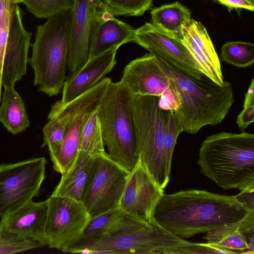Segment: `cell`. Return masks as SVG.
Listing matches in <instances>:
<instances>
[{
    "label": "cell",
    "instance_id": "cell-11",
    "mask_svg": "<svg viewBox=\"0 0 254 254\" xmlns=\"http://www.w3.org/2000/svg\"><path fill=\"white\" fill-rule=\"evenodd\" d=\"M47 246L65 253L80 238L90 216L81 202L51 194L47 199Z\"/></svg>",
    "mask_w": 254,
    "mask_h": 254
},
{
    "label": "cell",
    "instance_id": "cell-3",
    "mask_svg": "<svg viewBox=\"0 0 254 254\" xmlns=\"http://www.w3.org/2000/svg\"><path fill=\"white\" fill-rule=\"evenodd\" d=\"M200 172L224 190H254V135L221 132L202 142Z\"/></svg>",
    "mask_w": 254,
    "mask_h": 254
},
{
    "label": "cell",
    "instance_id": "cell-1",
    "mask_svg": "<svg viewBox=\"0 0 254 254\" xmlns=\"http://www.w3.org/2000/svg\"><path fill=\"white\" fill-rule=\"evenodd\" d=\"M253 212L235 195L187 190L164 193L153 217L161 227L184 239L232 225Z\"/></svg>",
    "mask_w": 254,
    "mask_h": 254
},
{
    "label": "cell",
    "instance_id": "cell-16",
    "mask_svg": "<svg viewBox=\"0 0 254 254\" xmlns=\"http://www.w3.org/2000/svg\"><path fill=\"white\" fill-rule=\"evenodd\" d=\"M32 35L25 29L21 9L16 4L12 14L3 59L1 84L4 87L14 86L26 74Z\"/></svg>",
    "mask_w": 254,
    "mask_h": 254
},
{
    "label": "cell",
    "instance_id": "cell-23",
    "mask_svg": "<svg viewBox=\"0 0 254 254\" xmlns=\"http://www.w3.org/2000/svg\"><path fill=\"white\" fill-rule=\"evenodd\" d=\"M0 106V122L8 131L17 134L30 125L24 103L14 86L4 87Z\"/></svg>",
    "mask_w": 254,
    "mask_h": 254
},
{
    "label": "cell",
    "instance_id": "cell-32",
    "mask_svg": "<svg viewBox=\"0 0 254 254\" xmlns=\"http://www.w3.org/2000/svg\"><path fill=\"white\" fill-rule=\"evenodd\" d=\"M18 0H0V103L1 100V75L3 59L12 14Z\"/></svg>",
    "mask_w": 254,
    "mask_h": 254
},
{
    "label": "cell",
    "instance_id": "cell-31",
    "mask_svg": "<svg viewBox=\"0 0 254 254\" xmlns=\"http://www.w3.org/2000/svg\"><path fill=\"white\" fill-rule=\"evenodd\" d=\"M184 131L177 116L174 111L169 110L164 151V166L166 176L170 179L172 155L177 138Z\"/></svg>",
    "mask_w": 254,
    "mask_h": 254
},
{
    "label": "cell",
    "instance_id": "cell-20",
    "mask_svg": "<svg viewBox=\"0 0 254 254\" xmlns=\"http://www.w3.org/2000/svg\"><path fill=\"white\" fill-rule=\"evenodd\" d=\"M135 29L106 11L95 24L91 34L88 60L107 51L132 42Z\"/></svg>",
    "mask_w": 254,
    "mask_h": 254
},
{
    "label": "cell",
    "instance_id": "cell-18",
    "mask_svg": "<svg viewBox=\"0 0 254 254\" xmlns=\"http://www.w3.org/2000/svg\"><path fill=\"white\" fill-rule=\"evenodd\" d=\"M47 209V200H31L1 216L0 233L47 246L45 231Z\"/></svg>",
    "mask_w": 254,
    "mask_h": 254
},
{
    "label": "cell",
    "instance_id": "cell-27",
    "mask_svg": "<svg viewBox=\"0 0 254 254\" xmlns=\"http://www.w3.org/2000/svg\"><path fill=\"white\" fill-rule=\"evenodd\" d=\"M97 111L92 113L84 126L79 145V150L93 156L106 152Z\"/></svg>",
    "mask_w": 254,
    "mask_h": 254
},
{
    "label": "cell",
    "instance_id": "cell-25",
    "mask_svg": "<svg viewBox=\"0 0 254 254\" xmlns=\"http://www.w3.org/2000/svg\"><path fill=\"white\" fill-rule=\"evenodd\" d=\"M151 23L181 38L183 25L191 18V11L178 1L151 10Z\"/></svg>",
    "mask_w": 254,
    "mask_h": 254
},
{
    "label": "cell",
    "instance_id": "cell-36",
    "mask_svg": "<svg viewBox=\"0 0 254 254\" xmlns=\"http://www.w3.org/2000/svg\"><path fill=\"white\" fill-rule=\"evenodd\" d=\"M254 190L241 191L240 193L235 195V197L247 208L254 211Z\"/></svg>",
    "mask_w": 254,
    "mask_h": 254
},
{
    "label": "cell",
    "instance_id": "cell-35",
    "mask_svg": "<svg viewBox=\"0 0 254 254\" xmlns=\"http://www.w3.org/2000/svg\"><path fill=\"white\" fill-rule=\"evenodd\" d=\"M226 6L229 11L233 9L243 8L251 11L254 10V2L251 0H215Z\"/></svg>",
    "mask_w": 254,
    "mask_h": 254
},
{
    "label": "cell",
    "instance_id": "cell-12",
    "mask_svg": "<svg viewBox=\"0 0 254 254\" xmlns=\"http://www.w3.org/2000/svg\"><path fill=\"white\" fill-rule=\"evenodd\" d=\"M119 82L131 95L154 96L163 99L162 108L174 111L177 100L169 78L152 53L131 61L124 68Z\"/></svg>",
    "mask_w": 254,
    "mask_h": 254
},
{
    "label": "cell",
    "instance_id": "cell-5",
    "mask_svg": "<svg viewBox=\"0 0 254 254\" xmlns=\"http://www.w3.org/2000/svg\"><path fill=\"white\" fill-rule=\"evenodd\" d=\"M72 8L47 19L37 26L29 62L34 85L51 97L57 95L66 78Z\"/></svg>",
    "mask_w": 254,
    "mask_h": 254
},
{
    "label": "cell",
    "instance_id": "cell-24",
    "mask_svg": "<svg viewBox=\"0 0 254 254\" xmlns=\"http://www.w3.org/2000/svg\"><path fill=\"white\" fill-rule=\"evenodd\" d=\"M49 121L43 129L44 142L41 147L47 146L53 167L57 164L66 130V115L55 103L48 115Z\"/></svg>",
    "mask_w": 254,
    "mask_h": 254
},
{
    "label": "cell",
    "instance_id": "cell-28",
    "mask_svg": "<svg viewBox=\"0 0 254 254\" xmlns=\"http://www.w3.org/2000/svg\"><path fill=\"white\" fill-rule=\"evenodd\" d=\"M222 60L239 67L251 66L254 63V45L250 42L232 41L221 48Z\"/></svg>",
    "mask_w": 254,
    "mask_h": 254
},
{
    "label": "cell",
    "instance_id": "cell-19",
    "mask_svg": "<svg viewBox=\"0 0 254 254\" xmlns=\"http://www.w3.org/2000/svg\"><path fill=\"white\" fill-rule=\"evenodd\" d=\"M119 47L88 60L73 76L66 78L63 89L61 101L67 103L80 96L93 87L114 67Z\"/></svg>",
    "mask_w": 254,
    "mask_h": 254
},
{
    "label": "cell",
    "instance_id": "cell-14",
    "mask_svg": "<svg viewBox=\"0 0 254 254\" xmlns=\"http://www.w3.org/2000/svg\"><path fill=\"white\" fill-rule=\"evenodd\" d=\"M132 42L167 60L190 76L200 79L204 75L180 37L151 23L135 29Z\"/></svg>",
    "mask_w": 254,
    "mask_h": 254
},
{
    "label": "cell",
    "instance_id": "cell-22",
    "mask_svg": "<svg viewBox=\"0 0 254 254\" xmlns=\"http://www.w3.org/2000/svg\"><path fill=\"white\" fill-rule=\"evenodd\" d=\"M254 212L235 224L207 232L203 239L207 244L230 252V254H245L248 241L245 234L254 235Z\"/></svg>",
    "mask_w": 254,
    "mask_h": 254
},
{
    "label": "cell",
    "instance_id": "cell-33",
    "mask_svg": "<svg viewBox=\"0 0 254 254\" xmlns=\"http://www.w3.org/2000/svg\"><path fill=\"white\" fill-rule=\"evenodd\" d=\"M42 246L39 243L0 233V254H10Z\"/></svg>",
    "mask_w": 254,
    "mask_h": 254
},
{
    "label": "cell",
    "instance_id": "cell-39",
    "mask_svg": "<svg viewBox=\"0 0 254 254\" xmlns=\"http://www.w3.org/2000/svg\"><path fill=\"white\" fill-rule=\"evenodd\" d=\"M252 0V1H254V0Z\"/></svg>",
    "mask_w": 254,
    "mask_h": 254
},
{
    "label": "cell",
    "instance_id": "cell-15",
    "mask_svg": "<svg viewBox=\"0 0 254 254\" xmlns=\"http://www.w3.org/2000/svg\"><path fill=\"white\" fill-rule=\"evenodd\" d=\"M163 190L138 159L128 175L119 206L125 212L152 221L155 207L164 194Z\"/></svg>",
    "mask_w": 254,
    "mask_h": 254
},
{
    "label": "cell",
    "instance_id": "cell-4",
    "mask_svg": "<svg viewBox=\"0 0 254 254\" xmlns=\"http://www.w3.org/2000/svg\"><path fill=\"white\" fill-rule=\"evenodd\" d=\"M190 242L161 227L122 212L107 233L82 247L78 253L175 254L178 247Z\"/></svg>",
    "mask_w": 254,
    "mask_h": 254
},
{
    "label": "cell",
    "instance_id": "cell-10",
    "mask_svg": "<svg viewBox=\"0 0 254 254\" xmlns=\"http://www.w3.org/2000/svg\"><path fill=\"white\" fill-rule=\"evenodd\" d=\"M128 174L107 152L94 156L82 201L90 217L120 207Z\"/></svg>",
    "mask_w": 254,
    "mask_h": 254
},
{
    "label": "cell",
    "instance_id": "cell-30",
    "mask_svg": "<svg viewBox=\"0 0 254 254\" xmlns=\"http://www.w3.org/2000/svg\"><path fill=\"white\" fill-rule=\"evenodd\" d=\"M103 2L114 16H142L153 5V0H103Z\"/></svg>",
    "mask_w": 254,
    "mask_h": 254
},
{
    "label": "cell",
    "instance_id": "cell-37",
    "mask_svg": "<svg viewBox=\"0 0 254 254\" xmlns=\"http://www.w3.org/2000/svg\"><path fill=\"white\" fill-rule=\"evenodd\" d=\"M248 241V247L245 254H254V236L250 237Z\"/></svg>",
    "mask_w": 254,
    "mask_h": 254
},
{
    "label": "cell",
    "instance_id": "cell-8",
    "mask_svg": "<svg viewBox=\"0 0 254 254\" xmlns=\"http://www.w3.org/2000/svg\"><path fill=\"white\" fill-rule=\"evenodd\" d=\"M112 80L104 77L93 87L67 103L61 100L55 104L67 116V123L55 170L61 174L71 166L79 151L80 137L83 129L93 112L97 110Z\"/></svg>",
    "mask_w": 254,
    "mask_h": 254
},
{
    "label": "cell",
    "instance_id": "cell-26",
    "mask_svg": "<svg viewBox=\"0 0 254 254\" xmlns=\"http://www.w3.org/2000/svg\"><path fill=\"white\" fill-rule=\"evenodd\" d=\"M122 212L118 207L90 217L78 241L65 253H78L82 247L102 237L116 222Z\"/></svg>",
    "mask_w": 254,
    "mask_h": 254
},
{
    "label": "cell",
    "instance_id": "cell-7",
    "mask_svg": "<svg viewBox=\"0 0 254 254\" xmlns=\"http://www.w3.org/2000/svg\"><path fill=\"white\" fill-rule=\"evenodd\" d=\"M161 97L131 95V108L139 159L159 186L169 182L164 166V151L169 110L160 105Z\"/></svg>",
    "mask_w": 254,
    "mask_h": 254
},
{
    "label": "cell",
    "instance_id": "cell-34",
    "mask_svg": "<svg viewBox=\"0 0 254 254\" xmlns=\"http://www.w3.org/2000/svg\"><path fill=\"white\" fill-rule=\"evenodd\" d=\"M254 121V103L244 104V108L238 116L236 123L239 129L244 131Z\"/></svg>",
    "mask_w": 254,
    "mask_h": 254
},
{
    "label": "cell",
    "instance_id": "cell-9",
    "mask_svg": "<svg viewBox=\"0 0 254 254\" xmlns=\"http://www.w3.org/2000/svg\"><path fill=\"white\" fill-rule=\"evenodd\" d=\"M44 157L0 165V216L38 195L45 178Z\"/></svg>",
    "mask_w": 254,
    "mask_h": 254
},
{
    "label": "cell",
    "instance_id": "cell-6",
    "mask_svg": "<svg viewBox=\"0 0 254 254\" xmlns=\"http://www.w3.org/2000/svg\"><path fill=\"white\" fill-rule=\"evenodd\" d=\"M97 112L108 156L129 173L139 159L131 95L112 81Z\"/></svg>",
    "mask_w": 254,
    "mask_h": 254
},
{
    "label": "cell",
    "instance_id": "cell-2",
    "mask_svg": "<svg viewBox=\"0 0 254 254\" xmlns=\"http://www.w3.org/2000/svg\"><path fill=\"white\" fill-rule=\"evenodd\" d=\"M156 56L176 97L174 112L184 131L194 134L205 126L221 123L235 101L231 83L224 81L220 86L204 78V75L194 78Z\"/></svg>",
    "mask_w": 254,
    "mask_h": 254
},
{
    "label": "cell",
    "instance_id": "cell-38",
    "mask_svg": "<svg viewBox=\"0 0 254 254\" xmlns=\"http://www.w3.org/2000/svg\"><path fill=\"white\" fill-rule=\"evenodd\" d=\"M20 2H22L23 0H18Z\"/></svg>",
    "mask_w": 254,
    "mask_h": 254
},
{
    "label": "cell",
    "instance_id": "cell-17",
    "mask_svg": "<svg viewBox=\"0 0 254 254\" xmlns=\"http://www.w3.org/2000/svg\"><path fill=\"white\" fill-rule=\"evenodd\" d=\"M181 40L202 73L222 85L224 81L220 60L204 25L191 18L182 27Z\"/></svg>",
    "mask_w": 254,
    "mask_h": 254
},
{
    "label": "cell",
    "instance_id": "cell-13",
    "mask_svg": "<svg viewBox=\"0 0 254 254\" xmlns=\"http://www.w3.org/2000/svg\"><path fill=\"white\" fill-rule=\"evenodd\" d=\"M107 10L103 0H74L71 12L66 78L75 74L88 62L92 30L97 20Z\"/></svg>",
    "mask_w": 254,
    "mask_h": 254
},
{
    "label": "cell",
    "instance_id": "cell-21",
    "mask_svg": "<svg viewBox=\"0 0 254 254\" xmlns=\"http://www.w3.org/2000/svg\"><path fill=\"white\" fill-rule=\"evenodd\" d=\"M94 159V156L79 150L70 168L62 174L60 181L51 194L82 202Z\"/></svg>",
    "mask_w": 254,
    "mask_h": 254
},
{
    "label": "cell",
    "instance_id": "cell-29",
    "mask_svg": "<svg viewBox=\"0 0 254 254\" xmlns=\"http://www.w3.org/2000/svg\"><path fill=\"white\" fill-rule=\"evenodd\" d=\"M22 2L37 18L48 19L71 9L74 0H23Z\"/></svg>",
    "mask_w": 254,
    "mask_h": 254
}]
</instances>
